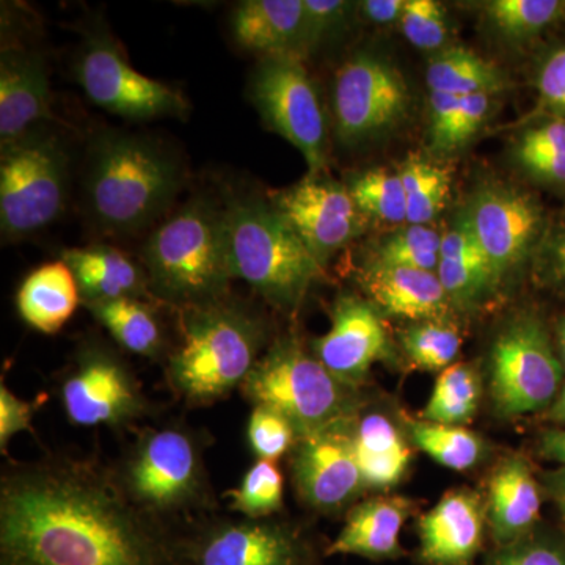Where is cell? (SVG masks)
<instances>
[{"instance_id":"15","label":"cell","mask_w":565,"mask_h":565,"mask_svg":"<svg viewBox=\"0 0 565 565\" xmlns=\"http://www.w3.org/2000/svg\"><path fill=\"white\" fill-rule=\"evenodd\" d=\"M270 203L322 266L362 230L364 215L353 203L348 185L323 172L308 173L291 188L275 193Z\"/></svg>"},{"instance_id":"28","label":"cell","mask_w":565,"mask_h":565,"mask_svg":"<svg viewBox=\"0 0 565 565\" xmlns=\"http://www.w3.org/2000/svg\"><path fill=\"white\" fill-rule=\"evenodd\" d=\"M79 302L76 278L62 259L32 270L17 294L18 313L22 321L44 334L61 332Z\"/></svg>"},{"instance_id":"19","label":"cell","mask_w":565,"mask_h":565,"mask_svg":"<svg viewBox=\"0 0 565 565\" xmlns=\"http://www.w3.org/2000/svg\"><path fill=\"white\" fill-rule=\"evenodd\" d=\"M50 74L43 55L3 43L0 54V145L52 120Z\"/></svg>"},{"instance_id":"12","label":"cell","mask_w":565,"mask_h":565,"mask_svg":"<svg viewBox=\"0 0 565 565\" xmlns=\"http://www.w3.org/2000/svg\"><path fill=\"white\" fill-rule=\"evenodd\" d=\"M185 565H315L313 550L281 520L214 514L182 531Z\"/></svg>"},{"instance_id":"22","label":"cell","mask_w":565,"mask_h":565,"mask_svg":"<svg viewBox=\"0 0 565 565\" xmlns=\"http://www.w3.org/2000/svg\"><path fill=\"white\" fill-rule=\"evenodd\" d=\"M230 24L234 41L262 58H303V0H245Z\"/></svg>"},{"instance_id":"50","label":"cell","mask_w":565,"mask_h":565,"mask_svg":"<svg viewBox=\"0 0 565 565\" xmlns=\"http://www.w3.org/2000/svg\"><path fill=\"white\" fill-rule=\"evenodd\" d=\"M548 486L553 500L556 501L557 508L565 519V468L550 478Z\"/></svg>"},{"instance_id":"5","label":"cell","mask_w":565,"mask_h":565,"mask_svg":"<svg viewBox=\"0 0 565 565\" xmlns=\"http://www.w3.org/2000/svg\"><path fill=\"white\" fill-rule=\"evenodd\" d=\"M152 300L174 308L202 307L230 296L225 204L192 196L148 236L141 250Z\"/></svg>"},{"instance_id":"49","label":"cell","mask_w":565,"mask_h":565,"mask_svg":"<svg viewBox=\"0 0 565 565\" xmlns=\"http://www.w3.org/2000/svg\"><path fill=\"white\" fill-rule=\"evenodd\" d=\"M541 452L545 459L565 468V429L546 430L541 438Z\"/></svg>"},{"instance_id":"29","label":"cell","mask_w":565,"mask_h":565,"mask_svg":"<svg viewBox=\"0 0 565 565\" xmlns=\"http://www.w3.org/2000/svg\"><path fill=\"white\" fill-rule=\"evenodd\" d=\"M84 307L125 351L156 362H163L169 355L161 318L147 300L122 297Z\"/></svg>"},{"instance_id":"43","label":"cell","mask_w":565,"mask_h":565,"mask_svg":"<svg viewBox=\"0 0 565 565\" xmlns=\"http://www.w3.org/2000/svg\"><path fill=\"white\" fill-rule=\"evenodd\" d=\"M486 565H565V546L526 535L514 544L500 546Z\"/></svg>"},{"instance_id":"10","label":"cell","mask_w":565,"mask_h":565,"mask_svg":"<svg viewBox=\"0 0 565 565\" xmlns=\"http://www.w3.org/2000/svg\"><path fill=\"white\" fill-rule=\"evenodd\" d=\"M77 55V82L96 106L129 121L185 117L191 106L180 92L134 70L109 29L93 22Z\"/></svg>"},{"instance_id":"2","label":"cell","mask_w":565,"mask_h":565,"mask_svg":"<svg viewBox=\"0 0 565 565\" xmlns=\"http://www.w3.org/2000/svg\"><path fill=\"white\" fill-rule=\"evenodd\" d=\"M180 156L154 137L125 131L95 134L85 152L82 210L103 236H132L150 228L184 185Z\"/></svg>"},{"instance_id":"36","label":"cell","mask_w":565,"mask_h":565,"mask_svg":"<svg viewBox=\"0 0 565 565\" xmlns=\"http://www.w3.org/2000/svg\"><path fill=\"white\" fill-rule=\"evenodd\" d=\"M232 511L247 519H270L285 503V479L277 462L259 460L245 471L237 489L228 492Z\"/></svg>"},{"instance_id":"46","label":"cell","mask_w":565,"mask_h":565,"mask_svg":"<svg viewBox=\"0 0 565 565\" xmlns=\"http://www.w3.org/2000/svg\"><path fill=\"white\" fill-rule=\"evenodd\" d=\"M537 90L545 109L565 120V46L552 52L542 63Z\"/></svg>"},{"instance_id":"17","label":"cell","mask_w":565,"mask_h":565,"mask_svg":"<svg viewBox=\"0 0 565 565\" xmlns=\"http://www.w3.org/2000/svg\"><path fill=\"white\" fill-rule=\"evenodd\" d=\"M465 211L500 282L526 258L537 239L541 207L530 193L504 184H486Z\"/></svg>"},{"instance_id":"51","label":"cell","mask_w":565,"mask_h":565,"mask_svg":"<svg viewBox=\"0 0 565 565\" xmlns=\"http://www.w3.org/2000/svg\"><path fill=\"white\" fill-rule=\"evenodd\" d=\"M550 418H552L553 422L565 423V388L564 392L561 393V396L557 397L556 403L552 405Z\"/></svg>"},{"instance_id":"41","label":"cell","mask_w":565,"mask_h":565,"mask_svg":"<svg viewBox=\"0 0 565 565\" xmlns=\"http://www.w3.org/2000/svg\"><path fill=\"white\" fill-rule=\"evenodd\" d=\"M355 3L344 0H303V57L344 31Z\"/></svg>"},{"instance_id":"18","label":"cell","mask_w":565,"mask_h":565,"mask_svg":"<svg viewBox=\"0 0 565 565\" xmlns=\"http://www.w3.org/2000/svg\"><path fill=\"white\" fill-rule=\"evenodd\" d=\"M313 353L338 381L355 390L371 366L390 355L388 334L374 305L341 296L333 305L332 327L315 341Z\"/></svg>"},{"instance_id":"8","label":"cell","mask_w":565,"mask_h":565,"mask_svg":"<svg viewBox=\"0 0 565 565\" xmlns=\"http://www.w3.org/2000/svg\"><path fill=\"white\" fill-rule=\"evenodd\" d=\"M71 158L44 126L0 145V232L3 244L31 237L62 217L68 203Z\"/></svg>"},{"instance_id":"40","label":"cell","mask_w":565,"mask_h":565,"mask_svg":"<svg viewBox=\"0 0 565 565\" xmlns=\"http://www.w3.org/2000/svg\"><path fill=\"white\" fill-rule=\"evenodd\" d=\"M401 28L411 44L427 52L441 50L449 35L446 10L434 0H405Z\"/></svg>"},{"instance_id":"35","label":"cell","mask_w":565,"mask_h":565,"mask_svg":"<svg viewBox=\"0 0 565 565\" xmlns=\"http://www.w3.org/2000/svg\"><path fill=\"white\" fill-rule=\"evenodd\" d=\"M348 189L364 217L393 225L407 222V202L399 173L385 169L367 170L352 178Z\"/></svg>"},{"instance_id":"20","label":"cell","mask_w":565,"mask_h":565,"mask_svg":"<svg viewBox=\"0 0 565 565\" xmlns=\"http://www.w3.org/2000/svg\"><path fill=\"white\" fill-rule=\"evenodd\" d=\"M484 505L470 490H451L418 522L419 561L470 565L484 537Z\"/></svg>"},{"instance_id":"32","label":"cell","mask_w":565,"mask_h":565,"mask_svg":"<svg viewBox=\"0 0 565 565\" xmlns=\"http://www.w3.org/2000/svg\"><path fill=\"white\" fill-rule=\"evenodd\" d=\"M407 429L416 448L451 470H470L484 455L481 438L462 426L407 419Z\"/></svg>"},{"instance_id":"23","label":"cell","mask_w":565,"mask_h":565,"mask_svg":"<svg viewBox=\"0 0 565 565\" xmlns=\"http://www.w3.org/2000/svg\"><path fill=\"white\" fill-rule=\"evenodd\" d=\"M412 503L403 497H379L351 509L343 530L326 555H352L366 559H392L401 555V531Z\"/></svg>"},{"instance_id":"30","label":"cell","mask_w":565,"mask_h":565,"mask_svg":"<svg viewBox=\"0 0 565 565\" xmlns=\"http://www.w3.org/2000/svg\"><path fill=\"white\" fill-rule=\"evenodd\" d=\"M429 92L467 98L494 95L508 85L503 71L467 47L441 50L430 61L426 73Z\"/></svg>"},{"instance_id":"27","label":"cell","mask_w":565,"mask_h":565,"mask_svg":"<svg viewBox=\"0 0 565 565\" xmlns=\"http://www.w3.org/2000/svg\"><path fill=\"white\" fill-rule=\"evenodd\" d=\"M351 437L366 489L388 490L403 481L412 460L411 446L386 416L355 415Z\"/></svg>"},{"instance_id":"24","label":"cell","mask_w":565,"mask_h":565,"mask_svg":"<svg viewBox=\"0 0 565 565\" xmlns=\"http://www.w3.org/2000/svg\"><path fill=\"white\" fill-rule=\"evenodd\" d=\"M541 490L525 459L508 457L494 468L489 481L487 516L498 546L526 537L541 515Z\"/></svg>"},{"instance_id":"37","label":"cell","mask_w":565,"mask_h":565,"mask_svg":"<svg viewBox=\"0 0 565 565\" xmlns=\"http://www.w3.org/2000/svg\"><path fill=\"white\" fill-rule=\"evenodd\" d=\"M441 236L429 225H407L382 241L375 262L437 274Z\"/></svg>"},{"instance_id":"21","label":"cell","mask_w":565,"mask_h":565,"mask_svg":"<svg viewBox=\"0 0 565 565\" xmlns=\"http://www.w3.org/2000/svg\"><path fill=\"white\" fill-rule=\"evenodd\" d=\"M364 291L386 315L412 321H441L452 307L437 274L392 264H367L362 277Z\"/></svg>"},{"instance_id":"38","label":"cell","mask_w":565,"mask_h":565,"mask_svg":"<svg viewBox=\"0 0 565 565\" xmlns=\"http://www.w3.org/2000/svg\"><path fill=\"white\" fill-rule=\"evenodd\" d=\"M404 351L418 370L445 371L459 355L462 338L441 321L419 322L403 333Z\"/></svg>"},{"instance_id":"39","label":"cell","mask_w":565,"mask_h":565,"mask_svg":"<svg viewBox=\"0 0 565 565\" xmlns=\"http://www.w3.org/2000/svg\"><path fill=\"white\" fill-rule=\"evenodd\" d=\"M247 438L256 459L277 462L292 451L299 435L289 419L277 411L256 405L248 418Z\"/></svg>"},{"instance_id":"7","label":"cell","mask_w":565,"mask_h":565,"mask_svg":"<svg viewBox=\"0 0 565 565\" xmlns=\"http://www.w3.org/2000/svg\"><path fill=\"white\" fill-rule=\"evenodd\" d=\"M244 399L273 408L297 435L321 433L356 415L353 388L337 377L296 338H278L241 386Z\"/></svg>"},{"instance_id":"31","label":"cell","mask_w":565,"mask_h":565,"mask_svg":"<svg viewBox=\"0 0 565 565\" xmlns=\"http://www.w3.org/2000/svg\"><path fill=\"white\" fill-rule=\"evenodd\" d=\"M481 399V381L473 366L455 363L446 367L435 382L429 403L422 419L426 422L462 426L471 422Z\"/></svg>"},{"instance_id":"33","label":"cell","mask_w":565,"mask_h":565,"mask_svg":"<svg viewBox=\"0 0 565 565\" xmlns=\"http://www.w3.org/2000/svg\"><path fill=\"white\" fill-rule=\"evenodd\" d=\"M407 202L408 225H427L444 210L451 177L441 167L411 154L397 170Z\"/></svg>"},{"instance_id":"26","label":"cell","mask_w":565,"mask_h":565,"mask_svg":"<svg viewBox=\"0 0 565 565\" xmlns=\"http://www.w3.org/2000/svg\"><path fill=\"white\" fill-rule=\"evenodd\" d=\"M437 275L449 302L462 308L471 307L482 294L498 285L492 264L476 239L465 210L441 236Z\"/></svg>"},{"instance_id":"4","label":"cell","mask_w":565,"mask_h":565,"mask_svg":"<svg viewBox=\"0 0 565 565\" xmlns=\"http://www.w3.org/2000/svg\"><path fill=\"white\" fill-rule=\"evenodd\" d=\"M210 434L184 423L136 429L128 448L110 463L121 492L139 511L173 530L217 514L204 451Z\"/></svg>"},{"instance_id":"9","label":"cell","mask_w":565,"mask_h":565,"mask_svg":"<svg viewBox=\"0 0 565 565\" xmlns=\"http://www.w3.org/2000/svg\"><path fill=\"white\" fill-rule=\"evenodd\" d=\"M55 390L74 426L128 433L152 415L131 364L102 340L84 341L76 349L58 373Z\"/></svg>"},{"instance_id":"45","label":"cell","mask_w":565,"mask_h":565,"mask_svg":"<svg viewBox=\"0 0 565 565\" xmlns=\"http://www.w3.org/2000/svg\"><path fill=\"white\" fill-rule=\"evenodd\" d=\"M39 405L28 403L11 392L6 384L0 385V448H9L11 438L21 433H31L33 416Z\"/></svg>"},{"instance_id":"42","label":"cell","mask_w":565,"mask_h":565,"mask_svg":"<svg viewBox=\"0 0 565 565\" xmlns=\"http://www.w3.org/2000/svg\"><path fill=\"white\" fill-rule=\"evenodd\" d=\"M492 96L473 95L460 98L459 106L449 121L448 128L437 141L430 145L434 151L451 152L462 148L484 125L492 110Z\"/></svg>"},{"instance_id":"13","label":"cell","mask_w":565,"mask_h":565,"mask_svg":"<svg viewBox=\"0 0 565 565\" xmlns=\"http://www.w3.org/2000/svg\"><path fill=\"white\" fill-rule=\"evenodd\" d=\"M332 103L338 139L351 147L399 125L411 106V92L396 66L360 52L338 70Z\"/></svg>"},{"instance_id":"25","label":"cell","mask_w":565,"mask_h":565,"mask_svg":"<svg viewBox=\"0 0 565 565\" xmlns=\"http://www.w3.org/2000/svg\"><path fill=\"white\" fill-rule=\"evenodd\" d=\"M61 259L76 278L82 303L122 297L152 300L143 267L118 248L109 245L68 248L62 252Z\"/></svg>"},{"instance_id":"14","label":"cell","mask_w":565,"mask_h":565,"mask_svg":"<svg viewBox=\"0 0 565 565\" xmlns=\"http://www.w3.org/2000/svg\"><path fill=\"white\" fill-rule=\"evenodd\" d=\"M563 367L544 327L533 318L509 323L492 349V397L497 411L522 416L545 408L555 399Z\"/></svg>"},{"instance_id":"1","label":"cell","mask_w":565,"mask_h":565,"mask_svg":"<svg viewBox=\"0 0 565 565\" xmlns=\"http://www.w3.org/2000/svg\"><path fill=\"white\" fill-rule=\"evenodd\" d=\"M0 565H185L182 531L143 514L110 463L55 452L0 476Z\"/></svg>"},{"instance_id":"52","label":"cell","mask_w":565,"mask_h":565,"mask_svg":"<svg viewBox=\"0 0 565 565\" xmlns=\"http://www.w3.org/2000/svg\"><path fill=\"white\" fill-rule=\"evenodd\" d=\"M559 343H561V351H563L564 363H565V319H563V322H561V326H559Z\"/></svg>"},{"instance_id":"11","label":"cell","mask_w":565,"mask_h":565,"mask_svg":"<svg viewBox=\"0 0 565 565\" xmlns=\"http://www.w3.org/2000/svg\"><path fill=\"white\" fill-rule=\"evenodd\" d=\"M248 96L270 131L297 148L308 173L327 162V121L310 74L296 57H266L252 71Z\"/></svg>"},{"instance_id":"44","label":"cell","mask_w":565,"mask_h":565,"mask_svg":"<svg viewBox=\"0 0 565 565\" xmlns=\"http://www.w3.org/2000/svg\"><path fill=\"white\" fill-rule=\"evenodd\" d=\"M565 156V120H550L522 134L515 147L516 161L526 158Z\"/></svg>"},{"instance_id":"34","label":"cell","mask_w":565,"mask_h":565,"mask_svg":"<svg viewBox=\"0 0 565 565\" xmlns=\"http://www.w3.org/2000/svg\"><path fill=\"white\" fill-rule=\"evenodd\" d=\"M490 25L504 39L526 40L565 17V2L557 0H493L484 3Z\"/></svg>"},{"instance_id":"6","label":"cell","mask_w":565,"mask_h":565,"mask_svg":"<svg viewBox=\"0 0 565 565\" xmlns=\"http://www.w3.org/2000/svg\"><path fill=\"white\" fill-rule=\"evenodd\" d=\"M223 204L234 280L247 282L278 310L296 311L322 277V264L273 203L230 195Z\"/></svg>"},{"instance_id":"47","label":"cell","mask_w":565,"mask_h":565,"mask_svg":"<svg viewBox=\"0 0 565 565\" xmlns=\"http://www.w3.org/2000/svg\"><path fill=\"white\" fill-rule=\"evenodd\" d=\"M405 0H366L360 3L364 18L374 24L388 25L401 21Z\"/></svg>"},{"instance_id":"3","label":"cell","mask_w":565,"mask_h":565,"mask_svg":"<svg viewBox=\"0 0 565 565\" xmlns=\"http://www.w3.org/2000/svg\"><path fill=\"white\" fill-rule=\"evenodd\" d=\"M180 313V343L163 360L170 392L185 407H210L241 390L269 348L262 316L225 299Z\"/></svg>"},{"instance_id":"48","label":"cell","mask_w":565,"mask_h":565,"mask_svg":"<svg viewBox=\"0 0 565 565\" xmlns=\"http://www.w3.org/2000/svg\"><path fill=\"white\" fill-rule=\"evenodd\" d=\"M546 263L553 277L565 286V226L546 245Z\"/></svg>"},{"instance_id":"16","label":"cell","mask_w":565,"mask_h":565,"mask_svg":"<svg viewBox=\"0 0 565 565\" xmlns=\"http://www.w3.org/2000/svg\"><path fill=\"white\" fill-rule=\"evenodd\" d=\"M352 419L300 437L291 451L292 484L297 497L321 514L343 511L366 489L353 455Z\"/></svg>"}]
</instances>
